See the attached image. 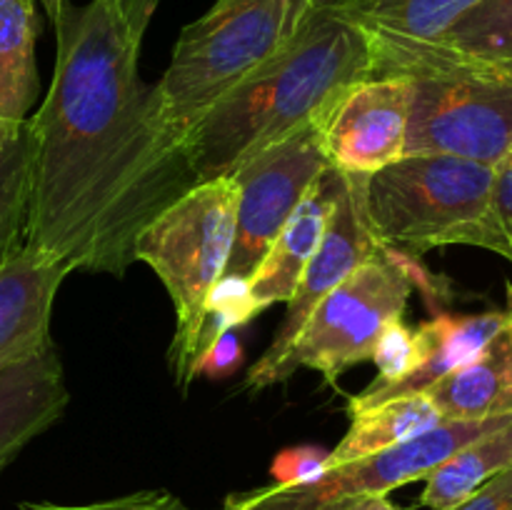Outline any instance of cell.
<instances>
[{"label": "cell", "instance_id": "7", "mask_svg": "<svg viewBox=\"0 0 512 510\" xmlns=\"http://www.w3.org/2000/svg\"><path fill=\"white\" fill-rule=\"evenodd\" d=\"M415 288L435 293L410 255L383 248L320 300L273 365L250 368L243 388L263 390L285 383L300 368L318 370L335 385L345 370L373 358L380 333L388 323L403 318Z\"/></svg>", "mask_w": 512, "mask_h": 510}, {"label": "cell", "instance_id": "26", "mask_svg": "<svg viewBox=\"0 0 512 510\" xmlns=\"http://www.w3.org/2000/svg\"><path fill=\"white\" fill-rule=\"evenodd\" d=\"M325 458H328V453L318 448L285 450L273 463L275 483H300V480L315 478L325 470Z\"/></svg>", "mask_w": 512, "mask_h": 510}, {"label": "cell", "instance_id": "4", "mask_svg": "<svg viewBox=\"0 0 512 510\" xmlns=\"http://www.w3.org/2000/svg\"><path fill=\"white\" fill-rule=\"evenodd\" d=\"M493 165L455 155H403L365 178V210L380 243L420 258L443 245H475L508 260L490 215Z\"/></svg>", "mask_w": 512, "mask_h": 510}, {"label": "cell", "instance_id": "12", "mask_svg": "<svg viewBox=\"0 0 512 510\" xmlns=\"http://www.w3.org/2000/svg\"><path fill=\"white\" fill-rule=\"evenodd\" d=\"M65 275L63 260L28 245L0 265V365L53 345L50 318Z\"/></svg>", "mask_w": 512, "mask_h": 510}, {"label": "cell", "instance_id": "3", "mask_svg": "<svg viewBox=\"0 0 512 510\" xmlns=\"http://www.w3.org/2000/svg\"><path fill=\"white\" fill-rule=\"evenodd\" d=\"M408 78L405 155H455L498 165L512 150V60L440 43L373 48V78Z\"/></svg>", "mask_w": 512, "mask_h": 510}, {"label": "cell", "instance_id": "18", "mask_svg": "<svg viewBox=\"0 0 512 510\" xmlns=\"http://www.w3.org/2000/svg\"><path fill=\"white\" fill-rule=\"evenodd\" d=\"M35 0H0V118L25 120L40 95Z\"/></svg>", "mask_w": 512, "mask_h": 510}, {"label": "cell", "instance_id": "29", "mask_svg": "<svg viewBox=\"0 0 512 510\" xmlns=\"http://www.w3.org/2000/svg\"><path fill=\"white\" fill-rule=\"evenodd\" d=\"M108 3L118 10L128 33L140 43L145 30H148L150 20H153L155 10H158L160 0H108Z\"/></svg>", "mask_w": 512, "mask_h": 510}, {"label": "cell", "instance_id": "25", "mask_svg": "<svg viewBox=\"0 0 512 510\" xmlns=\"http://www.w3.org/2000/svg\"><path fill=\"white\" fill-rule=\"evenodd\" d=\"M490 215L508 248V260L512 263V160L505 158L495 165L493 193H490Z\"/></svg>", "mask_w": 512, "mask_h": 510}, {"label": "cell", "instance_id": "20", "mask_svg": "<svg viewBox=\"0 0 512 510\" xmlns=\"http://www.w3.org/2000/svg\"><path fill=\"white\" fill-rule=\"evenodd\" d=\"M33 188L30 118H0V265L25 248Z\"/></svg>", "mask_w": 512, "mask_h": 510}, {"label": "cell", "instance_id": "15", "mask_svg": "<svg viewBox=\"0 0 512 510\" xmlns=\"http://www.w3.org/2000/svg\"><path fill=\"white\" fill-rule=\"evenodd\" d=\"M508 310H490L480 315H438L418 325V333L425 345V360L420 368L408 373L395 383H370L363 393L348 400L350 413L403 398V395L425 393L430 385L438 383L453 370L478 358L485 345L508 325Z\"/></svg>", "mask_w": 512, "mask_h": 510}, {"label": "cell", "instance_id": "16", "mask_svg": "<svg viewBox=\"0 0 512 510\" xmlns=\"http://www.w3.org/2000/svg\"><path fill=\"white\" fill-rule=\"evenodd\" d=\"M510 313V310H508ZM443 420H483L512 415V328L510 320L475 360L425 390Z\"/></svg>", "mask_w": 512, "mask_h": 510}, {"label": "cell", "instance_id": "10", "mask_svg": "<svg viewBox=\"0 0 512 510\" xmlns=\"http://www.w3.org/2000/svg\"><path fill=\"white\" fill-rule=\"evenodd\" d=\"M410 83L378 75L345 88L323 110V148L340 173L373 175L405 155Z\"/></svg>", "mask_w": 512, "mask_h": 510}, {"label": "cell", "instance_id": "14", "mask_svg": "<svg viewBox=\"0 0 512 510\" xmlns=\"http://www.w3.org/2000/svg\"><path fill=\"white\" fill-rule=\"evenodd\" d=\"M340 180H343V173L335 170L333 165L320 173L310 193L305 195L303 203L283 225L275 243L270 245L263 263L250 275L248 298L255 315L263 313L273 303H288L293 298L295 288H298L300 278L328 228Z\"/></svg>", "mask_w": 512, "mask_h": 510}, {"label": "cell", "instance_id": "30", "mask_svg": "<svg viewBox=\"0 0 512 510\" xmlns=\"http://www.w3.org/2000/svg\"><path fill=\"white\" fill-rule=\"evenodd\" d=\"M328 510H400L388 500V495H365V498L343 500L338 505H330Z\"/></svg>", "mask_w": 512, "mask_h": 510}, {"label": "cell", "instance_id": "24", "mask_svg": "<svg viewBox=\"0 0 512 510\" xmlns=\"http://www.w3.org/2000/svg\"><path fill=\"white\" fill-rule=\"evenodd\" d=\"M20 510H195L185 505L178 495L168 490H140V493L120 495V498L98 500L85 505H60V503H20Z\"/></svg>", "mask_w": 512, "mask_h": 510}, {"label": "cell", "instance_id": "6", "mask_svg": "<svg viewBox=\"0 0 512 510\" xmlns=\"http://www.w3.org/2000/svg\"><path fill=\"white\" fill-rule=\"evenodd\" d=\"M318 0H215L185 25L155 83L165 123L183 138L203 115L298 33Z\"/></svg>", "mask_w": 512, "mask_h": 510}, {"label": "cell", "instance_id": "31", "mask_svg": "<svg viewBox=\"0 0 512 510\" xmlns=\"http://www.w3.org/2000/svg\"><path fill=\"white\" fill-rule=\"evenodd\" d=\"M35 3L43 5V10H45V15L50 18V23H55V20H58V15L70 5V0H35Z\"/></svg>", "mask_w": 512, "mask_h": 510}, {"label": "cell", "instance_id": "2", "mask_svg": "<svg viewBox=\"0 0 512 510\" xmlns=\"http://www.w3.org/2000/svg\"><path fill=\"white\" fill-rule=\"evenodd\" d=\"M365 78H373L370 35L335 5L315 3L288 45L228 90L185 135L195 175H233Z\"/></svg>", "mask_w": 512, "mask_h": 510}, {"label": "cell", "instance_id": "23", "mask_svg": "<svg viewBox=\"0 0 512 510\" xmlns=\"http://www.w3.org/2000/svg\"><path fill=\"white\" fill-rule=\"evenodd\" d=\"M378 365V378L375 383H395L420 368L425 360V345L418 328H408L403 318L393 320L383 328L378 343H375L373 358Z\"/></svg>", "mask_w": 512, "mask_h": 510}, {"label": "cell", "instance_id": "28", "mask_svg": "<svg viewBox=\"0 0 512 510\" xmlns=\"http://www.w3.org/2000/svg\"><path fill=\"white\" fill-rule=\"evenodd\" d=\"M240 355H243V350H240L238 335H235V330H228V333H223L213 345H210V350L203 358L200 373H205V370L213 375L228 373V370H233L235 365L240 363Z\"/></svg>", "mask_w": 512, "mask_h": 510}, {"label": "cell", "instance_id": "32", "mask_svg": "<svg viewBox=\"0 0 512 510\" xmlns=\"http://www.w3.org/2000/svg\"><path fill=\"white\" fill-rule=\"evenodd\" d=\"M510 328H512V288H510Z\"/></svg>", "mask_w": 512, "mask_h": 510}, {"label": "cell", "instance_id": "9", "mask_svg": "<svg viewBox=\"0 0 512 510\" xmlns=\"http://www.w3.org/2000/svg\"><path fill=\"white\" fill-rule=\"evenodd\" d=\"M328 165L318 113L235 170V238L223 280H250Z\"/></svg>", "mask_w": 512, "mask_h": 510}, {"label": "cell", "instance_id": "33", "mask_svg": "<svg viewBox=\"0 0 512 510\" xmlns=\"http://www.w3.org/2000/svg\"><path fill=\"white\" fill-rule=\"evenodd\" d=\"M508 158H510V160H512V150H510V155H508Z\"/></svg>", "mask_w": 512, "mask_h": 510}, {"label": "cell", "instance_id": "27", "mask_svg": "<svg viewBox=\"0 0 512 510\" xmlns=\"http://www.w3.org/2000/svg\"><path fill=\"white\" fill-rule=\"evenodd\" d=\"M450 510H512V465L480 485Z\"/></svg>", "mask_w": 512, "mask_h": 510}, {"label": "cell", "instance_id": "1", "mask_svg": "<svg viewBox=\"0 0 512 510\" xmlns=\"http://www.w3.org/2000/svg\"><path fill=\"white\" fill-rule=\"evenodd\" d=\"M53 83L30 118L25 245L73 270L125 275L135 240L200 183L138 73L140 43L108 0L55 20Z\"/></svg>", "mask_w": 512, "mask_h": 510}, {"label": "cell", "instance_id": "13", "mask_svg": "<svg viewBox=\"0 0 512 510\" xmlns=\"http://www.w3.org/2000/svg\"><path fill=\"white\" fill-rule=\"evenodd\" d=\"M70 403L58 348L0 365V473L30 440L58 423Z\"/></svg>", "mask_w": 512, "mask_h": 510}, {"label": "cell", "instance_id": "5", "mask_svg": "<svg viewBox=\"0 0 512 510\" xmlns=\"http://www.w3.org/2000/svg\"><path fill=\"white\" fill-rule=\"evenodd\" d=\"M235 203L233 175L200 180L135 240V260L158 275L173 300L175 335L168 355L183 393L200 375L210 295L223 280L233 250Z\"/></svg>", "mask_w": 512, "mask_h": 510}, {"label": "cell", "instance_id": "21", "mask_svg": "<svg viewBox=\"0 0 512 510\" xmlns=\"http://www.w3.org/2000/svg\"><path fill=\"white\" fill-rule=\"evenodd\" d=\"M508 465H512V420L440 463L425 478L420 503L430 510H450Z\"/></svg>", "mask_w": 512, "mask_h": 510}, {"label": "cell", "instance_id": "11", "mask_svg": "<svg viewBox=\"0 0 512 510\" xmlns=\"http://www.w3.org/2000/svg\"><path fill=\"white\" fill-rule=\"evenodd\" d=\"M365 178L368 175L343 173L323 240L310 258L293 298L288 300V313H285L280 330L275 333V340L253 368L273 365L290 348V343L303 330L305 320L318 308L320 300L330 290L338 288L353 270H358L360 265L368 263L385 248L375 235L368 220V210H365Z\"/></svg>", "mask_w": 512, "mask_h": 510}, {"label": "cell", "instance_id": "17", "mask_svg": "<svg viewBox=\"0 0 512 510\" xmlns=\"http://www.w3.org/2000/svg\"><path fill=\"white\" fill-rule=\"evenodd\" d=\"M348 15L378 48L430 45L480 0H318Z\"/></svg>", "mask_w": 512, "mask_h": 510}, {"label": "cell", "instance_id": "22", "mask_svg": "<svg viewBox=\"0 0 512 510\" xmlns=\"http://www.w3.org/2000/svg\"><path fill=\"white\" fill-rule=\"evenodd\" d=\"M438 43L475 58L512 60V0H480Z\"/></svg>", "mask_w": 512, "mask_h": 510}, {"label": "cell", "instance_id": "19", "mask_svg": "<svg viewBox=\"0 0 512 510\" xmlns=\"http://www.w3.org/2000/svg\"><path fill=\"white\" fill-rule=\"evenodd\" d=\"M440 423H443V415L425 393L403 395V398L350 413L348 433L335 445V450L328 453L325 468L405 443Z\"/></svg>", "mask_w": 512, "mask_h": 510}, {"label": "cell", "instance_id": "8", "mask_svg": "<svg viewBox=\"0 0 512 510\" xmlns=\"http://www.w3.org/2000/svg\"><path fill=\"white\" fill-rule=\"evenodd\" d=\"M512 415L483 420H443L435 428L390 445L378 453L360 455L348 463L330 465L300 483H273L265 488L233 493L220 510H328L343 500L388 495L400 485L425 480L440 463L473 440L503 428Z\"/></svg>", "mask_w": 512, "mask_h": 510}]
</instances>
